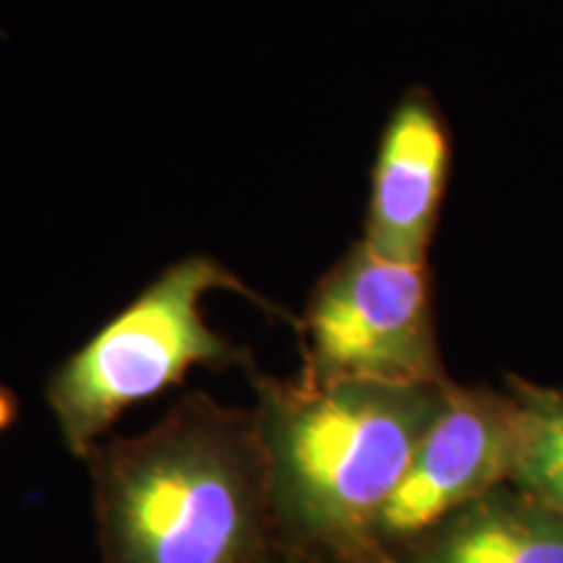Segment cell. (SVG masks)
Returning <instances> with one entry per match:
<instances>
[{
	"label": "cell",
	"mask_w": 563,
	"mask_h": 563,
	"mask_svg": "<svg viewBox=\"0 0 563 563\" xmlns=\"http://www.w3.org/2000/svg\"><path fill=\"white\" fill-rule=\"evenodd\" d=\"M277 545L316 563H397L386 504L446 407L449 384L274 378L251 371Z\"/></svg>",
	"instance_id": "6da1fadb"
},
{
	"label": "cell",
	"mask_w": 563,
	"mask_h": 563,
	"mask_svg": "<svg viewBox=\"0 0 563 563\" xmlns=\"http://www.w3.org/2000/svg\"><path fill=\"white\" fill-rule=\"evenodd\" d=\"M87 464L102 563H262L279 548L253 407L188 391Z\"/></svg>",
	"instance_id": "7a4b0ae2"
},
{
	"label": "cell",
	"mask_w": 563,
	"mask_h": 563,
	"mask_svg": "<svg viewBox=\"0 0 563 563\" xmlns=\"http://www.w3.org/2000/svg\"><path fill=\"white\" fill-rule=\"evenodd\" d=\"M211 290L241 292L298 327L285 308L253 292L207 253L170 264L47 376V407L70 454L87 460L125 410L183 384L196 365L256 371L249 350L214 332L203 319L201 302Z\"/></svg>",
	"instance_id": "3957f363"
},
{
	"label": "cell",
	"mask_w": 563,
	"mask_h": 563,
	"mask_svg": "<svg viewBox=\"0 0 563 563\" xmlns=\"http://www.w3.org/2000/svg\"><path fill=\"white\" fill-rule=\"evenodd\" d=\"M311 384H449L435 334L428 264L397 262L365 241L316 282L298 321Z\"/></svg>",
	"instance_id": "277c9868"
},
{
	"label": "cell",
	"mask_w": 563,
	"mask_h": 563,
	"mask_svg": "<svg viewBox=\"0 0 563 563\" xmlns=\"http://www.w3.org/2000/svg\"><path fill=\"white\" fill-rule=\"evenodd\" d=\"M517 449L519 410L511 394L452 382L446 407L382 514L378 540L386 553L399 563L441 519L509 483Z\"/></svg>",
	"instance_id": "5b68a950"
},
{
	"label": "cell",
	"mask_w": 563,
	"mask_h": 563,
	"mask_svg": "<svg viewBox=\"0 0 563 563\" xmlns=\"http://www.w3.org/2000/svg\"><path fill=\"white\" fill-rule=\"evenodd\" d=\"M449 167L452 139L439 102L428 89H407L373 162L363 241L386 258L428 264Z\"/></svg>",
	"instance_id": "8992f818"
},
{
	"label": "cell",
	"mask_w": 563,
	"mask_h": 563,
	"mask_svg": "<svg viewBox=\"0 0 563 563\" xmlns=\"http://www.w3.org/2000/svg\"><path fill=\"white\" fill-rule=\"evenodd\" d=\"M399 563H563V514L498 485L420 534Z\"/></svg>",
	"instance_id": "52a82bcc"
},
{
	"label": "cell",
	"mask_w": 563,
	"mask_h": 563,
	"mask_svg": "<svg viewBox=\"0 0 563 563\" xmlns=\"http://www.w3.org/2000/svg\"><path fill=\"white\" fill-rule=\"evenodd\" d=\"M519 410V449L509 485L563 514V386L509 376Z\"/></svg>",
	"instance_id": "ba28073f"
},
{
	"label": "cell",
	"mask_w": 563,
	"mask_h": 563,
	"mask_svg": "<svg viewBox=\"0 0 563 563\" xmlns=\"http://www.w3.org/2000/svg\"><path fill=\"white\" fill-rule=\"evenodd\" d=\"M19 418V397L9 386L0 384V433H5Z\"/></svg>",
	"instance_id": "9c48e42d"
},
{
	"label": "cell",
	"mask_w": 563,
	"mask_h": 563,
	"mask_svg": "<svg viewBox=\"0 0 563 563\" xmlns=\"http://www.w3.org/2000/svg\"><path fill=\"white\" fill-rule=\"evenodd\" d=\"M262 563H316L311 559H302V555H292L287 551H282V548H277L272 555H266V559Z\"/></svg>",
	"instance_id": "30bf717a"
}]
</instances>
